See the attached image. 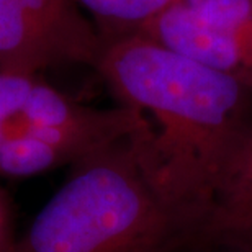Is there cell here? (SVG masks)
<instances>
[{"mask_svg":"<svg viewBox=\"0 0 252 252\" xmlns=\"http://www.w3.org/2000/svg\"><path fill=\"white\" fill-rule=\"evenodd\" d=\"M94 69L120 105L146 118L134 134L139 160L184 234H191L252 131L251 90L143 34L103 43Z\"/></svg>","mask_w":252,"mask_h":252,"instance_id":"cell-1","label":"cell"},{"mask_svg":"<svg viewBox=\"0 0 252 252\" xmlns=\"http://www.w3.org/2000/svg\"><path fill=\"white\" fill-rule=\"evenodd\" d=\"M56 65L41 34L17 0H0V72L39 74Z\"/></svg>","mask_w":252,"mask_h":252,"instance_id":"cell-7","label":"cell"},{"mask_svg":"<svg viewBox=\"0 0 252 252\" xmlns=\"http://www.w3.org/2000/svg\"><path fill=\"white\" fill-rule=\"evenodd\" d=\"M41 34L58 65L95 67L103 39L75 0H17Z\"/></svg>","mask_w":252,"mask_h":252,"instance_id":"cell-6","label":"cell"},{"mask_svg":"<svg viewBox=\"0 0 252 252\" xmlns=\"http://www.w3.org/2000/svg\"><path fill=\"white\" fill-rule=\"evenodd\" d=\"M143 36L229 75L252 92V36L205 22L182 0L160 13Z\"/></svg>","mask_w":252,"mask_h":252,"instance_id":"cell-4","label":"cell"},{"mask_svg":"<svg viewBox=\"0 0 252 252\" xmlns=\"http://www.w3.org/2000/svg\"><path fill=\"white\" fill-rule=\"evenodd\" d=\"M13 244H15V239L12 236V229H10L7 205H5L2 195H0V246L13 249Z\"/></svg>","mask_w":252,"mask_h":252,"instance_id":"cell-9","label":"cell"},{"mask_svg":"<svg viewBox=\"0 0 252 252\" xmlns=\"http://www.w3.org/2000/svg\"><path fill=\"white\" fill-rule=\"evenodd\" d=\"M184 236L146 175L133 134L72 164L12 252H165Z\"/></svg>","mask_w":252,"mask_h":252,"instance_id":"cell-2","label":"cell"},{"mask_svg":"<svg viewBox=\"0 0 252 252\" xmlns=\"http://www.w3.org/2000/svg\"><path fill=\"white\" fill-rule=\"evenodd\" d=\"M13 249H10V248H3V246H0V252H12Z\"/></svg>","mask_w":252,"mask_h":252,"instance_id":"cell-10","label":"cell"},{"mask_svg":"<svg viewBox=\"0 0 252 252\" xmlns=\"http://www.w3.org/2000/svg\"><path fill=\"white\" fill-rule=\"evenodd\" d=\"M146 126L148 122L136 108L89 107L59 92L38 74L0 72V143L54 133L118 141Z\"/></svg>","mask_w":252,"mask_h":252,"instance_id":"cell-3","label":"cell"},{"mask_svg":"<svg viewBox=\"0 0 252 252\" xmlns=\"http://www.w3.org/2000/svg\"><path fill=\"white\" fill-rule=\"evenodd\" d=\"M103 43L141 34L179 0H75Z\"/></svg>","mask_w":252,"mask_h":252,"instance_id":"cell-8","label":"cell"},{"mask_svg":"<svg viewBox=\"0 0 252 252\" xmlns=\"http://www.w3.org/2000/svg\"><path fill=\"white\" fill-rule=\"evenodd\" d=\"M191 234L211 246L252 252V131L226 169L208 211Z\"/></svg>","mask_w":252,"mask_h":252,"instance_id":"cell-5","label":"cell"}]
</instances>
